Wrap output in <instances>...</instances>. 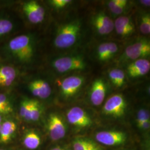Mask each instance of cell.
Instances as JSON below:
<instances>
[{"label":"cell","mask_w":150,"mask_h":150,"mask_svg":"<svg viewBox=\"0 0 150 150\" xmlns=\"http://www.w3.org/2000/svg\"><path fill=\"white\" fill-rule=\"evenodd\" d=\"M92 25L97 32L101 35H108L114 30V22L103 12L98 13L93 17Z\"/></svg>","instance_id":"11"},{"label":"cell","mask_w":150,"mask_h":150,"mask_svg":"<svg viewBox=\"0 0 150 150\" xmlns=\"http://www.w3.org/2000/svg\"><path fill=\"white\" fill-rule=\"evenodd\" d=\"M13 25L9 20L0 19V37L11 32L13 29Z\"/></svg>","instance_id":"27"},{"label":"cell","mask_w":150,"mask_h":150,"mask_svg":"<svg viewBox=\"0 0 150 150\" xmlns=\"http://www.w3.org/2000/svg\"><path fill=\"white\" fill-rule=\"evenodd\" d=\"M16 123L11 121H7L1 124L0 130V142L7 143L11 139L16 131Z\"/></svg>","instance_id":"18"},{"label":"cell","mask_w":150,"mask_h":150,"mask_svg":"<svg viewBox=\"0 0 150 150\" xmlns=\"http://www.w3.org/2000/svg\"><path fill=\"white\" fill-rule=\"evenodd\" d=\"M23 10L28 21L33 24H38L43 21L45 11L42 6L37 1H30L23 6Z\"/></svg>","instance_id":"9"},{"label":"cell","mask_w":150,"mask_h":150,"mask_svg":"<svg viewBox=\"0 0 150 150\" xmlns=\"http://www.w3.org/2000/svg\"><path fill=\"white\" fill-rule=\"evenodd\" d=\"M41 115V107L37 101H32V106L30 113V121H37Z\"/></svg>","instance_id":"25"},{"label":"cell","mask_w":150,"mask_h":150,"mask_svg":"<svg viewBox=\"0 0 150 150\" xmlns=\"http://www.w3.org/2000/svg\"><path fill=\"white\" fill-rule=\"evenodd\" d=\"M1 123L0 124V130H1Z\"/></svg>","instance_id":"34"},{"label":"cell","mask_w":150,"mask_h":150,"mask_svg":"<svg viewBox=\"0 0 150 150\" xmlns=\"http://www.w3.org/2000/svg\"><path fill=\"white\" fill-rule=\"evenodd\" d=\"M11 53L23 62L31 59L34 53V46L31 36L22 35L12 39L8 43Z\"/></svg>","instance_id":"2"},{"label":"cell","mask_w":150,"mask_h":150,"mask_svg":"<svg viewBox=\"0 0 150 150\" xmlns=\"http://www.w3.org/2000/svg\"><path fill=\"white\" fill-rule=\"evenodd\" d=\"M127 74L130 77L137 78L147 75L150 70V62L145 59H136L127 67Z\"/></svg>","instance_id":"13"},{"label":"cell","mask_w":150,"mask_h":150,"mask_svg":"<svg viewBox=\"0 0 150 150\" xmlns=\"http://www.w3.org/2000/svg\"><path fill=\"white\" fill-rule=\"evenodd\" d=\"M127 4L126 0H111L108 6L110 11L115 15H120L123 12Z\"/></svg>","instance_id":"22"},{"label":"cell","mask_w":150,"mask_h":150,"mask_svg":"<svg viewBox=\"0 0 150 150\" xmlns=\"http://www.w3.org/2000/svg\"><path fill=\"white\" fill-rule=\"evenodd\" d=\"M127 107L126 101L122 95L116 94L110 97L103 107L105 115L115 118L123 116Z\"/></svg>","instance_id":"4"},{"label":"cell","mask_w":150,"mask_h":150,"mask_svg":"<svg viewBox=\"0 0 150 150\" xmlns=\"http://www.w3.org/2000/svg\"><path fill=\"white\" fill-rule=\"evenodd\" d=\"M137 126L139 129H144V130H147L150 128V121H143L141 123L139 124Z\"/></svg>","instance_id":"30"},{"label":"cell","mask_w":150,"mask_h":150,"mask_svg":"<svg viewBox=\"0 0 150 150\" xmlns=\"http://www.w3.org/2000/svg\"><path fill=\"white\" fill-rule=\"evenodd\" d=\"M41 142V140L40 136L33 131H30L26 133L23 138V145L29 150L38 149Z\"/></svg>","instance_id":"20"},{"label":"cell","mask_w":150,"mask_h":150,"mask_svg":"<svg viewBox=\"0 0 150 150\" xmlns=\"http://www.w3.org/2000/svg\"><path fill=\"white\" fill-rule=\"evenodd\" d=\"M140 31L144 35L150 33V16L149 13L142 15L140 20Z\"/></svg>","instance_id":"26"},{"label":"cell","mask_w":150,"mask_h":150,"mask_svg":"<svg viewBox=\"0 0 150 150\" xmlns=\"http://www.w3.org/2000/svg\"><path fill=\"white\" fill-rule=\"evenodd\" d=\"M83 82V77L81 76H72L67 77L61 83L62 95L66 98L74 96L80 90Z\"/></svg>","instance_id":"10"},{"label":"cell","mask_w":150,"mask_h":150,"mask_svg":"<svg viewBox=\"0 0 150 150\" xmlns=\"http://www.w3.org/2000/svg\"><path fill=\"white\" fill-rule=\"evenodd\" d=\"M97 141L107 146H115L124 144L127 139V135L120 131H102L95 136Z\"/></svg>","instance_id":"7"},{"label":"cell","mask_w":150,"mask_h":150,"mask_svg":"<svg viewBox=\"0 0 150 150\" xmlns=\"http://www.w3.org/2000/svg\"><path fill=\"white\" fill-rule=\"evenodd\" d=\"M114 29L118 35L127 36L134 32V23L130 17L127 16H120L114 22Z\"/></svg>","instance_id":"15"},{"label":"cell","mask_w":150,"mask_h":150,"mask_svg":"<svg viewBox=\"0 0 150 150\" xmlns=\"http://www.w3.org/2000/svg\"><path fill=\"white\" fill-rule=\"evenodd\" d=\"M33 100L26 99L22 101L20 109V114L26 121H30V113Z\"/></svg>","instance_id":"23"},{"label":"cell","mask_w":150,"mask_h":150,"mask_svg":"<svg viewBox=\"0 0 150 150\" xmlns=\"http://www.w3.org/2000/svg\"><path fill=\"white\" fill-rule=\"evenodd\" d=\"M28 88L33 96L42 99L48 98L52 92L48 82L43 80L31 81L28 85Z\"/></svg>","instance_id":"14"},{"label":"cell","mask_w":150,"mask_h":150,"mask_svg":"<svg viewBox=\"0 0 150 150\" xmlns=\"http://www.w3.org/2000/svg\"><path fill=\"white\" fill-rule=\"evenodd\" d=\"M16 70L8 66L0 67V87H8L11 85L15 80Z\"/></svg>","instance_id":"17"},{"label":"cell","mask_w":150,"mask_h":150,"mask_svg":"<svg viewBox=\"0 0 150 150\" xmlns=\"http://www.w3.org/2000/svg\"><path fill=\"white\" fill-rule=\"evenodd\" d=\"M51 150H70L69 148L64 146H56L52 148Z\"/></svg>","instance_id":"31"},{"label":"cell","mask_w":150,"mask_h":150,"mask_svg":"<svg viewBox=\"0 0 150 150\" xmlns=\"http://www.w3.org/2000/svg\"><path fill=\"white\" fill-rule=\"evenodd\" d=\"M66 117L71 125L79 129H85L92 124L90 116L81 107L71 108L67 112Z\"/></svg>","instance_id":"5"},{"label":"cell","mask_w":150,"mask_h":150,"mask_svg":"<svg viewBox=\"0 0 150 150\" xmlns=\"http://www.w3.org/2000/svg\"><path fill=\"white\" fill-rule=\"evenodd\" d=\"M118 50V46L116 43L112 42L101 43L97 49V56L101 61H107L112 58Z\"/></svg>","instance_id":"16"},{"label":"cell","mask_w":150,"mask_h":150,"mask_svg":"<svg viewBox=\"0 0 150 150\" xmlns=\"http://www.w3.org/2000/svg\"><path fill=\"white\" fill-rule=\"evenodd\" d=\"M2 116H1V115H0V124L1 123V122H2Z\"/></svg>","instance_id":"33"},{"label":"cell","mask_w":150,"mask_h":150,"mask_svg":"<svg viewBox=\"0 0 150 150\" xmlns=\"http://www.w3.org/2000/svg\"><path fill=\"white\" fill-rule=\"evenodd\" d=\"M145 121H150V113L147 110L142 108L139 110L137 113L136 123L138 125Z\"/></svg>","instance_id":"28"},{"label":"cell","mask_w":150,"mask_h":150,"mask_svg":"<svg viewBox=\"0 0 150 150\" xmlns=\"http://www.w3.org/2000/svg\"><path fill=\"white\" fill-rule=\"evenodd\" d=\"M74 150H101L100 146L92 141L87 138H77L73 142Z\"/></svg>","instance_id":"19"},{"label":"cell","mask_w":150,"mask_h":150,"mask_svg":"<svg viewBox=\"0 0 150 150\" xmlns=\"http://www.w3.org/2000/svg\"><path fill=\"white\" fill-rule=\"evenodd\" d=\"M150 54V43L147 40H141L129 45L125 49L123 57L132 60L144 59Z\"/></svg>","instance_id":"6"},{"label":"cell","mask_w":150,"mask_h":150,"mask_svg":"<svg viewBox=\"0 0 150 150\" xmlns=\"http://www.w3.org/2000/svg\"><path fill=\"white\" fill-rule=\"evenodd\" d=\"M106 93V86L105 81L101 79L95 81L91 86L90 100L95 106L101 105L103 102Z\"/></svg>","instance_id":"12"},{"label":"cell","mask_w":150,"mask_h":150,"mask_svg":"<svg viewBox=\"0 0 150 150\" xmlns=\"http://www.w3.org/2000/svg\"><path fill=\"white\" fill-rule=\"evenodd\" d=\"M81 23L77 20L70 22L59 28L54 44L58 48H67L72 46L77 41L80 33Z\"/></svg>","instance_id":"1"},{"label":"cell","mask_w":150,"mask_h":150,"mask_svg":"<svg viewBox=\"0 0 150 150\" xmlns=\"http://www.w3.org/2000/svg\"><path fill=\"white\" fill-rule=\"evenodd\" d=\"M108 76L111 82L116 87H121L124 85L125 74L122 70L114 69L109 72Z\"/></svg>","instance_id":"21"},{"label":"cell","mask_w":150,"mask_h":150,"mask_svg":"<svg viewBox=\"0 0 150 150\" xmlns=\"http://www.w3.org/2000/svg\"><path fill=\"white\" fill-rule=\"evenodd\" d=\"M52 66L59 73L85 70L87 64L85 59L80 56H71L59 57L52 62Z\"/></svg>","instance_id":"3"},{"label":"cell","mask_w":150,"mask_h":150,"mask_svg":"<svg viewBox=\"0 0 150 150\" xmlns=\"http://www.w3.org/2000/svg\"><path fill=\"white\" fill-rule=\"evenodd\" d=\"M71 2L70 0H52L51 4L56 8H62Z\"/></svg>","instance_id":"29"},{"label":"cell","mask_w":150,"mask_h":150,"mask_svg":"<svg viewBox=\"0 0 150 150\" xmlns=\"http://www.w3.org/2000/svg\"><path fill=\"white\" fill-rule=\"evenodd\" d=\"M47 129L50 138L54 141L63 139L66 133L64 121L60 116L56 113H52L49 116Z\"/></svg>","instance_id":"8"},{"label":"cell","mask_w":150,"mask_h":150,"mask_svg":"<svg viewBox=\"0 0 150 150\" xmlns=\"http://www.w3.org/2000/svg\"><path fill=\"white\" fill-rule=\"evenodd\" d=\"M0 150H2V149H0Z\"/></svg>","instance_id":"35"},{"label":"cell","mask_w":150,"mask_h":150,"mask_svg":"<svg viewBox=\"0 0 150 150\" xmlns=\"http://www.w3.org/2000/svg\"><path fill=\"white\" fill-rule=\"evenodd\" d=\"M13 108L7 97L4 94H0V115L12 112Z\"/></svg>","instance_id":"24"},{"label":"cell","mask_w":150,"mask_h":150,"mask_svg":"<svg viewBox=\"0 0 150 150\" xmlns=\"http://www.w3.org/2000/svg\"><path fill=\"white\" fill-rule=\"evenodd\" d=\"M139 2L141 4L144 5L146 6H150V0H142V1H140Z\"/></svg>","instance_id":"32"}]
</instances>
